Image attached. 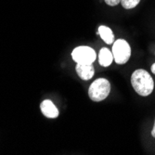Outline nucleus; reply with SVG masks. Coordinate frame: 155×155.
I'll return each instance as SVG.
<instances>
[{
	"mask_svg": "<svg viewBox=\"0 0 155 155\" xmlns=\"http://www.w3.org/2000/svg\"><path fill=\"white\" fill-rule=\"evenodd\" d=\"M131 84L136 92L143 97H147L153 91L154 82L150 74L143 69H138L132 74Z\"/></svg>",
	"mask_w": 155,
	"mask_h": 155,
	"instance_id": "nucleus-1",
	"label": "nucleus"
},
{
	"mask_svg": "<svg viewBox=\"0 0 155 155\" xmlns=\"http://www.w3.org/2000/svg\"><path fill=\"white\" fill-rule=\"evenodd\" d=\"M112 55L117 64H124L128 61L131 56V48L129 44L124 39H118L114 42Z\"/></svg>",
	"mask_w": 155,
	"mask_h": 155,
	"instance_id": "nucleus-3",
	"label": "nucleus"
},
{
	"mask_svg": "<svg viewBox=\"0 0 155 155\" xmlns=\"http://www.w3.org/2000/svg\"><path fill=\"white\" fill-rule=\"evenodd\" d=\"M140 0H122L121 4L125 9H131L136 8Z\"/></svg>",
	"mask_w": 155,
	"mask_h": 155,
	"instance_id": "nucleus-9",
	"label": "nucleus"
},
{
	"mask_svg": "<svg viewBox=\"0 0 155 155\" xmlns=\"http://www.w3.org/2000/svg\"><path fill=\"white\" fill-rule=\"evenodd\" d=\"M110 92V84L105 78H98L95 80L88 89L89 97L93 101H101L109 96Z\"/></svg>",
	"mask_w": 155,
	"mask_h": 155,
	"instance_id": "nucleus-2",
	"label": "nucleus"
},
{
	"mask_svg": "<svg viewBox=\"0 0 155 155\" xmlns=\"http://www.w3.org/2000/svg\"><path fill=\"white\" fill-rule=\"evenodd\" d=\"M151 72L155 74V63H153V64L151 65Z\"/></svg>",
	"mask_w": 155,
	"mask_h": 155,
	"instance_id": "nucleus-12",
	"label": "nucleus"
},
{
	"mask_svg": "<svg viewBox=\"0 0 155 155\" xmlns=\"http://www.w3.org/2000/svg\"><path fill=\"white\" fill-rule=\"evenodd\" d=\"M75 71L78 76L83 80H89L93 77L95 69L92 64H82L77 63L75 67Z\"/></svg>",
	"mask_w": 155,
	"mask_h": 155,
	"instance_id": "nucleus-6",
	"label": "nucleus"
},
{
	"mask_svg": "<svg viewBox=\"0 0 155 155\" xmlns=\"http://www.w3.org/2000/svg\"><path fill=\"white\" fill-rule=\"evenodd\" d=\"M97 35H100L101 37L102 38V40L108 45H110L114 42V35L112 33V31L107 26L101 25L98 27Z\"/></svg>",
	"mask_w": 155,
	"mask_h": 155,
	"instance_id": "nucleus-8",
	"label": "nucleus"
},
{
	"mask_svg": "<svg viewBox=\"0 0 155 155\" xmlns=\"http://www.w3.org/2000/svg\"><path fill=\"white\" fill-rule=\"evenodd\" d=\"M72 57L76 63L92 64L96 60V52L89 47L81 46L74 49L72 52Z\"/></svg>",
	"mask_w": 155,
	"mask_h": 155,
	"instance_id": "nucleus-4",
	"label": "nucleus"
},
{
	"mask_svg": "<svg viewBox=\"0 0 155 155\" xmlns=\"http://www.w3.org/2000/svg\"><path fill=\"white\" fill-rule=\"evenodd\" d=\"M151 136L155 138V120H154V124H153V128L151 130Z\"/></svg>",
	"mask_w": 155,
	"mask_h": 155,
	"instance_id": "nucleus-11",
	"label": "nucleus"
},
{
	"mask_svg": "<svg viewBox=\"0 0 155 155\" xmlns=\"http://www.w3.org/2000/svg\"><path fill=\"white\" fill-rule=\"evenodd\" d=\"M40 109L42 114L48 118H57L59 116V110L54 105L51 101L46 100L40 105Z\"/></svg>",
	"mask_w": 155,
	"mask_h": 155,
	"instance_id": "nucleus-5",
	"label": "nucleus"
},
{
	"mask_svg": "<svg viewBox=\"0 0 155 155\" xmlns=\"http://www.w3.org/2000/svg\"><path fill=\"white\" fill-rule=\"evenodd\" d=\"M104 1L106 2L107 5L114 7V6H116V5H118L119 3H121L122 0H104Z\"/></svg>",
	"mask_w": 155,
	"mask_h": 155,
	"instance_id": "nucleus-10",
	"label": "nucleus"
},
{
	"mask_svg": "<svg viewBox=\"0 0 155 155\" xmlns=\"http://www.w3.org/2000/svg\"><path fill=\"white\" fill-rule=\"evenodd\" d=\"M112 61H114L112 52L106 48H101L100 54H98V61H100V64L103 67H108L111 64Z\"/></svg>",
	"mask_w": 155,
	"mask_h": 155,
	"instance_id": "nucleus-7",
	"label": "nucleus"
}]
</instances>
